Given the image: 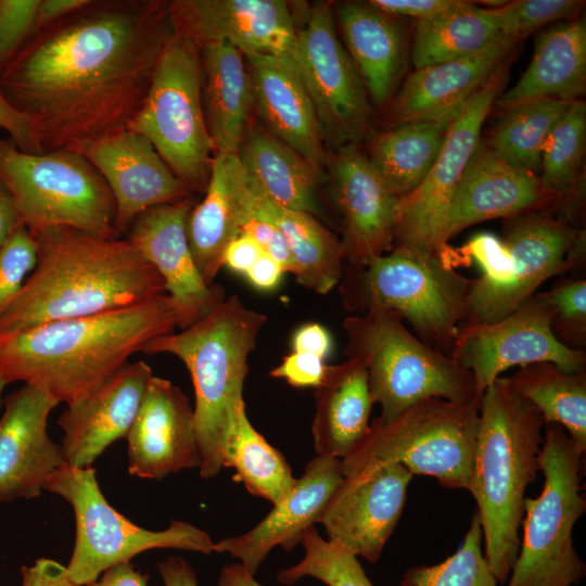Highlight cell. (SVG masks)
Returning a JSON list of instances; mask_svg holds the SVG:
<instances>
[{
	"mask_svg": "<svg viewBox=\"0 0 586 586\" xmlns=\"http://www.w3.org/2000/svg\"><path fill=\"white\" fill-rule=\"evenodd\" d=\"M584 454L561 425H545L538 459L544 486L538 497L524 498L523 534L506 586H572L584 578L573 544L574 525L586 511Z\"/></svg>",
	"mask_w": 586,
	"mask_h": 586,
	"instance_id": "9",
	"label": "cell"
},
{
	"mask_svg": "<svg viewBox=\"0 0 586 586\" xmlns=\"http://www.w3.org/2000/svg\"><path fill=\"white\" fill-rule=\"evenodd\" d=\"M0 183L30 233L66 226L122 238L115 230V202L107 184L78 152L27 153L0 137Z\"/></svg>",
	"mask_w": 586,
	"mask_h": 586,
	"instance_id": "11",
	"label": "cell"
},
{
	"mask_svg": "<svg viewBox=\"0 0 586 586\" xmlns=\"http://www.w3.org/2000/svg\"><path fill=\"white\" fill-rule=\"evenodd\" d=\"M584 4L581 0H514L493 9L500 35L521 41L552 22L577 18Z\"/></svg>",
	"mask_w": 586,
	"mask_h": 586,
	"instance_id": "45",
	"label": "cell"
},
{
	"mask_svg": "<svg viewBox=\"0 0 586 586\" xmlns=\"http://www.w3.org/2000/svg\"><path fill=\"white\" fill-rule=\"evenodd\" d=\"M585 88L586 23L577 17L539 33L527 68L496 103L508 111L537 100L574 101Z\"/></svg>",
	"mask_w": 586,
	"mask_h": 586,
	"instance_id": "30",
	"label": "cell"
},
{
	"mask_svg": "<svg viewBox=\"0 0 586 586\" xmlns=\"http://www.w3.org/2000/svg\"><path fill=\"white\" fill-rule=\"evenodd\" d=\"M519 42L499 35L471 55L415 69L393 99L386 127L454 118Z\"/></svg>",
	"mask_w": 586,
	"mask_h": 586,
	"instance_id": "27",
	"label": "cell"
},
{
	"mask_svg": "<svg viewBox=\"0 0 586 586\" xmlns=\"http://www.w3.org/2000/svg\"><path fill=\"white\" fill-rule=\"evenodd\" d=\"M305 555L293 566L279 571L277 579L292 585L303 577H314L327 586H373L357 557L336 543L322 538L315 526L301 539Z\"/></svg>",
	"mask_w": 586,
	"mask_h": 586,
	"instance_id": "43",
	"label": "cell"
},
{
	"mask_svg": "<svg viewBox=\"0 0 586 586\" xmlns=\"http://www.w3.org/2000/svg\"><path fill=\"white\" fill-rule=\"evenodd\" d=\"M152 375L142 360L128 362L88 396L67 406L58 421L66 466L91 467L112 443L127 436Z\"/></svg>",
	"mask_w": 586,
	"mask_h": 586,
	"instance_id": "26",
	"label": "cell"
},
{
	"mask_svg": "<svg viewBox=\"0 0 586 586\" xmlns=\"http://www.w3.org/2000/svg\"><path fill=\"white\" fill-rule=\"evenodd\" d=\"M0 130L22 151L37 153L30 120L18 112L3 95L0 89Z\"/></svg>",
	"mask_w": 586,
	"mask_h": 586,
	"instance_id": "51",
	"label": "cell"
},
{
	"mask_svg": "<svg viewBox=\"0 0 586 586\" xmlns=\"http://www.w3.org/2000/svg\"><path fill=\"white\" fill-rule=\"evenodd\" d=\"M453 119L405 123L372 135L367 156L397 199L426 178Z\"/></svg>",
	"mask_w": 586,
	"mask_h": 586,
	"instance_id": "36",
	"label": "cell"
},
{
	"mask_svg": "<svg viewBox=\"0 0 586 586\" xmlns=\"http://www.w3.org/2000/svg\"><path fill=\"white\" fill-rule=\"evenodd\" d=\"M284 269L271 257L263 253L244 277L256 290L273 291L281 282Z\"/></svg>",
	"mask_w": 586,
	"mask_h": 586,
	"instance_id": "56",
	"label": "cell"
},
{
	"mask_svg": "<svg viewBox=\"0 0 586 586\" xmlns=\"http://www.w3.org/2000/svg\"><path fill=\"white\" fill-rule=\"evenodd\" d=\"M372 8L398 18L422 21L440 15L464 3L463 0H370Z\"/></svg>",
	"mask_w": 586,
	"mask_h": 586,
	"instance_id": "50",
	"label": "cell"
},
{
	"mask_svg": "<svg viewBox=\"0 0 586 586\" xmlns=\"http://www.w3.org/2000/svg\"><path fill=\"white\" fill-rule=\"evenodd\" d=\"M39 0H0V74L35 33Z\"/></svg>",
	"mask_w": 586,
	"mask_h": 586,
	"instance_id": "47",
	"label": "cell"
},
{
	"mask_svg": "<svg viewBox=\"0 0 586 586\" xmlns=\"http://www.w3.org/2000/svg\"><path fill=\"white\" fill-rule=\"evenodd\" d=\"M157 566L164 586H198L196 574L183 558L169 557Z\"/></svg>",
	"mask_w": 586,
	"mask_h": 586,
	"instance_id": "58",
	"label": "cell"
},
{
	"mask_svg": "<svg viewBox=\"0 0 586 586\" xmlns=\"http://www.w3.org/2000/svg\"><path fill=\"white\" fill-rule=\"evenodd\" d=\"M194 204L191 195L152 207L141 213L127 232V239L163 278L166 293L178 308L181 330L225 300L222 288L204 281L190 249L187 224Z\"/></svg>",
	"mask_w": 586,
	"mask_h": 586,
	"instance_id": "19",
	"label": "cell"
},
{
	"mask_svg": "<svg viewBox=\"0 0 586 586\" xmlns=\"http://www.w3.org/2000/svg\"><path fill=\"white\" fill-rule=\"evenodd\" d=\"M500 35L494 9L464 1L460 7L416 21L411 60L416 69L471 55Z\"/></svg>",
	"mask_w": 586,
	"mask_h": 586,
	"instance_id": "37",
	"label": "cell"
},
{
	"mask_svg": "<svg viewBox=\"0 0 586 586\" xmlns=\"http://www.w3.org/2000/svg\"><path fill=\"white\" fill-rule=\"evenodd\" d=\"M545 425L508 378H497L483 392L467 491L477 506L484 556L500 586L518 557L524 495L539 471Z\"/></svg>",
	"mask_w": 586,
	"mask_h": 586,
	"instance_id": "4",
	"label": "cell"
},
{
	"mask_svg": "<svg viewBox=\"0 0 586 586\" xmlns=\"http://www.w3.org/2000/svg\"><path fill=\"white\" fill-rule=\"evenodd\" d=\"M315 390L311 434L316 453L342 459L369 429L373 400L366 367L356 358L328 366L321 384Z\"/></svg>",
	"mask_w": 586,
	"mask_h": 586,
	"instance_id": "33",
	"label": "cell"
},
{
	"mask_svg": "<svg viewBox=\"0 0 586 586\" xmlns=\"http://www.w3.org/2000/svg\"><path fill=\"white\" fill-rule=\"evenodd\" d=\"M502 237L472 235L444 259L454 268L475 264L481 276L472 280L463 323L497 321L536 294L549 278L582 260V233L564 219L534 213L506 219Z\"/></svg>",
	"mask_w": 586,
	"mask_h": 586,
	"instance_id": "6",
	"label": "cell"
},
{
	"mask_svg": "<svg viewBox=\"0 0 586 586\" xmlns=\"http://www.w3.org/2000/svg\"><path fill=\"white\" fill-rule=\"evenodd\" d=\"M246 174V173H245ZM245 203L284 235L295 262L296 282L318 294L329 293L342 279V241L314 215L284 207L266 196L246 174Z\"/></svg>",
	"mask_w": 586,
	"mask_h": 586,
	"instance_id": "34",
	"label": "cell"
},
{
	"mask_svg": "<svg viewBox=\"0 0 586 586\" xmlns=\"http://www.w3.org/2000/svg\"><path fill=\"white\" fill-rule=\"evenodd\" d=\"M90 1L91 0H39L36 13L35 33L79 11L88 5Z\"/></svg>",
	"mask_w": 586,
	"mask_h": 586,
	"instance_id": "55",
	"label": "cell"
},
{
	"mask_svg": "<svg viewBox=\"0 0 586 586\" xmlns=\"http://www.w3.org/2000/svg\"><path fill=\"white\" fill-rule=\"evenodd\" d=\"M245 60L254 105L267 130L320 173L324 135L296 67L292 61L272 55H249Z\"/></svg>",
	"mask_w": 586,
	"mask_h": 586,
	"instance_id": "28",
	"label": "cell"
},
{
	"mask_svg": "<svg viewBox=\"0 0 586 586\" xmlns=\"http://www.w3.org/2000/svg\"><path fill=\"white\" fill-rule=\"evenodd\" d=\"M324 138L339 146L372 137L371 105L361 78L339 39L329 4L310 7L297 26L293 56Z\"/></svg>",
	"mask_w": 586,
	"mask_h": 586,
	"instance_id": "15",
	"label": "cell"
},
{
	"mask_svg": "<svg viewBox=\"0 0 586 586\" xmlns=\"http://www.w3.org/2000/svg\"><path fill=\"white\" fill-rule=\"evenodd\" d=\"M513 390L543 416L545 424L561 425L586 450V371L568 372L552 362L521 367L508 378Z\"/></svg>",
	"mask_w": 586,
	"mask_h": 586,
	"instance_id": "38",
	"label": "cell"
},
{
	"mask_svg": "<svg viewBox=\"0 0 586 586\" xmlns=\"http://www.w3.org/2000/svg\"><path fill=\"white\" fill-rule=\"evenodd\" d=\"M586 145V104L571 102L548 133L543 151L539 179L561 198L573 191Z\"/></svg>",
	"mask_w": 586,
	"mask_h": 586,
	"instance_id": "41",
	"label": "cell"
},
{
	"mask_svg": "<svg viewBox=\"0 0 586 586\" xmlns=\"http://www.w3.org/2000/svg\"><path fill=\"white\" fill-rule=\"evenodd\" d=\"M21 573V586H77L66 566L52 559L40 558L31 565L22 566Z\"/></svg>",
	"mask_w": 586,
	"mask_h": 586,
	"instance_id": "52",
	"label": "cell"
},
{
	"mask_svg": "<svg viewBox=\"0 0 586 586\" xmlns=\"http://www.w3.org/2000/svg\"><path fill=\"white\" fill-rule=\"evenodd\" d=\"M78 153L98 170L113 195L119 237L141 213L192 195L153 144L129 129L88 143Z\"/></svg>",
	"mask_w": 586,
	"mask_h": 586,
	"instance_id": "21",
	"label": "cell"
},
{
	"mask_svg": "<svg viewBox=\"0 0 586 586\" xmlns=\"http://www.w3.org/2000/svg\"><path fill=\"white\" fill-rule=\"evenodd\" d=\"M560 199L545 188L538 175L512 167L480 143L451 196L442 246L446 250L451 237L472 225L544 213Z\"/></svg>",
	"mask_w": 586,
	"mask_h": 586,
	"instance_id": "23",
	"label": "cell"
},
{
	"mask_svg": "<svg viewBox=\"0 0 586 586\" xmlns=\"http://www.w3.org/2000/svg\"><path fill=\"white\" fill-rule=\"evenodd\" d=\"M264 252L247 234L241 232L226 247L222 255V266L244 276Z\"/></svg>",
	"mask_w": 586,
	"mask_h": 586,
	"instance_id": "54",
	"label": "cell"
},
{
	"mask_svg": "<svg viewBox=\"0 0 586 586\" xmlns=\"http://www.w3.org/2000/svg\"><path fill=\"white\" fill-rule=\"evenodd\" d=\"M20 224L22 222L13 200L0 183V247Z\"/></svg>",
	"mask_w": 586,
	"mask_h": 586,
	"instance_id": "59",
	"label": "cell"
},
{
	"mask_svg": "<svg viewBox=\"0 0 586 586\" xmlns=\"http://www.w3.org/2000/svg\"><path fill=\"white\" fill-rule=\"evenodd\" d=\"M169 9L174 31L199 50L225 41L244 56L272 55L293 63L297 25L286 1L176 0Z\"/></svg>",
	"mask_w": 586,
	"mask_h": 586,
	"instance_id": "17",
	"label": "cell"
},
{
	"mask_svg": "<svg viewBox=\"0 0 586 586\" xmlns=\"http://www.w3.org/2000/svg\"><path fill=\"white\" fill-rule=\"evenodd\" d=\"M482 526L476 511L457 551L434 565L408 569L399 586H500L482 552Z\"/></svg>",
	"mask_w": 586,
	"mask_h": 586,
	"instance_id": "42",
	"label": "cell"
},
{
	"mask_svg": "<svg viewBox=\"0 0 586 586\" xmlns=\"http://www.w3.org/2000/svg\"><path fill=\"white\" fill-rule=\"evenodd\" d=\"M292 352L309 353L326 359L332 351L330 332L320 323L309 322L295 330L292 341Z\"/></svg>",
	"mask_w": 586,
	"mask_h": 586,
	"instance_id": "53",
	"label": "cell"
},
{
	"mask_svg": "<svg viewBox=\"0 0 586 586\" xmlns=\"http://www.w3.org/2000/svg\"><path fill=\"white\" fill-rule=\"evenodd\" d=\"M168 294L104 313L0 334V379L22 381L67 406L88 396L157 336L175 331Z\"/></svg>",
	"mask_w": 586,
	"mask_h": 586,
	"instance_id": "2",
	"label": "cell"
},
{
	"mask_svg": "<svg viewBox=\"0 0 586 586\" xmlns=\"http://www.w3.org/2000/svg\"><path fill=\"white\" fill-rule=\"evenodd\" d=\"M36 258V243L20 224L0 247V319L22 290Z\"/></svg>",
	"mask_w": 586,
	"mask_h": 586,
	"instance_id": "46",
	"label": "cell"
},
{
	"mask_svg": "<svg viewBox=\"0 0 586 586\" xmlns=\"http://www.w3.org/2000/svg\"><path fill=\"white\" fill-rule=\"evenodd\" d=\"M344 477L341 459L317 455L306 464L292 489L257 525L240 536L215 543L214 552L228 553L255 575L276 546L290 550L301 544L304 532L319 523Z\"/></svg>",
	"mask_w": 586,
	"mask_h": 586,
	"instance_id": "25",
	"label": "cell"
},
{
	"mask_svg": "<svg viewBox=\"0 0 586 586\" xmlns=\"http://www.w3.org/2000/svg\"><path fill=\"white\" fill-rule=\"evenodd\" d=\"M170 1L91 0L35 33L0 74L37 153L78 152L129 127L168 36Z\"/></svg>",
	"mask_w": 586,
	"mask_h": 586,
	"instance_id": "1",
	"label": "cell"
},
{
	"mask_svg": "<svg viewBox=\"0 0 586 586\" xmlns=\"http://www.w3.org/2000/svg\"><path fill=\"white\" fill-rule=\"evenodd\" d=\"M237 155L253 183L270 200L291 209L318 213L320 173L271 132L255 127L243 138Z\"/></svg>",
	"mask_w": 586,
	"mask_h": 586,
	"instance_id": "35",
	"label": "cell"
},
{
	"mask_svg": "<svg viewBox=\"0 0 586 586\" xmlns=\"http://www.w3.org/2000/svg\"><path fill=\"white\" fill-rule=\"evenodd\" d=\"M341 294L349 310L384 308L409 322L429 346L449 355L467 318L472 280L440 255L393 247L364 267L343 270Z\"/></svg>",
	"mask_w": 586,
	"mask_h": 586,
	"instance_id": "8",
	"label": "cell"
},
{
	"mask_svg": "<svg viewBox=\"0 0 586 586\" xmlns=\"http://www.w3.org/2000/svg\"><path fill=\"white\" fill-rule=\"evenodd\" d=\"M218 586H264L240 563L226 565L219 574Z\"/></svg>",
	"mask_w": 586,
	"mask_h": 586,
	"instance_id": "60",
	"label": "cell"
},
{
	"mask_svg": "<svg viewBox=\"0 0 586 586\" xmlns=\"http://www.w3.org/2000/svg\"><path fill=\"white\" fill-rule=\"evenodd\" d=\"M324 359L309 353L291 352L270 370L269 375L294 387H318L327 372Z\"/></svg>",
	"mask_w": 586,
	"mask_h": 586,
	"instance_id": "49",
	"label": "cell"
},
{
	"mask_svg": "<svg viewBox=\"0 0 586 586\" xmlns=\"http://www.w3.org/2000/svg\"><path fill=\"white\" fill-rule=\"evenodd\" d=\"M551 308L536 293L497 321L460 324L449 356L473 374L480 398L513 366L548 361L568 372L586 371L585 349L560 343L551 331Z\"/></svg>",
	"mask_w": 586,
	"mask_h": 586,
	"instance_id": "16",
	"label": "cell"
},
{
	"mask_svg": "<svg viewBox=\"0 0 586 586\" xmlns=\"http://www.w3.org/2000/svg\"><path fill=\"white\" fill-rule=\"evenodd\" d=\"M127 129L145 137L192 193H204L215 150L203 109L200 50L174 29Z\"/></svg>",
	"mask_w": 586,
	"mask_h": 586,
	"instance_id": "12",
	"label": "cell"
},
{
	"mask_svg": "<svg viewBox=\"0 0 586 586\" xmlns=\"http://www.w3.org/2000/svg\"><path fill=\"white\" fill-rule=\"evenodd\" d=\"M572 101L545 99L506 111L489 149L514 168L538 175L545 140Z\"/></svg>",
	"mask_w": 586,
	"mask_h": 586,
	"instance_id": "40",
	"label": "cell"
},
{
	"mask_svg": "<svg viewBox=\"0 0 586 586\" xmlns=\"http://www.w3.org/2000/svg\"><path fill=\"white\" fill-rule=\"evenodd\" d=\"M241 232L250 235L285 272L294 275L295 262L284 235L273 224L252 213L246 206L245 196Z\"/></svg>",
	"mask_w": 586,
	"mask_h": 586,
	"instance_id": "48",
	"label": "cell"
},
{
	"mask_svg": "<svg viewBox=\"0 0 586 586\" xmlns=\"http://www.w3.org/2000/svg\"><path fill=\"white\" fill-rule=\"evenodd\" d=\"M346 51L378 106L395 93L406 66V35L402 18L368 3L345 2L337 9Z\"/></svg>",
	"mask_w": 586,
	"mask_h": 586,
	"instance_id": "31",
	"label": "cell"
},
{
	"mask_svg": "<svg viewBox=\"0 0 586 586\" xmlns=\"http://www.w3.org/2000/svg\"><path fill=\"white\" fill-rule=\"evenodd\" d=\"M202 101L215 154H238L254 105L245 56L232 44L216 41L200 48Z\"/></svg>",
	"mask_w": 586,
	"mask_h": 586,
	"instance_id": "32",
	"label": "cell"
},
{
	"mask_svg": "<svg viewBox=\"0 0 586 586\" xmlns=\"http://www.w3.org/2000/svg\"><path fill=\"white\" fill-rule=\"evenodd\" d=\"M8 384L0 379V406L2 404V392Z\"/></svg>",
	"mask_w": 586,
	"mask_h": 586,
	"instance_id": "61",
	"label": "cell"
},
{
	"mask_svg": "<svg viewBox=\"0 0 586 586\" xmlns=\"http://www.w3.org/2000/svg\"><path fill=\"white\" fill-rule=\"evenodd\" d=\"M0 418V504L41 495L49 477L65 466L61 445L48 433V419L59 403L23 384L4 399Z\"/></svg>",
	"mask_w": 586,
	"mask_h": 586,
	"instance_id": "22",
	"label": "cell"
},
{
	"mask_svg": "<svg viewBox=\"0 0 586 586\" xmlns=\"http://www.w3.org/2000/svg\"><path fill=\"white\" fill-rule=\"evenodd\" d=\"M222 468H233L237 481L252 495L272 505L278 504L296 481L284 456L253 426L245 406L238 412L224 450Z\"/></svg>",
	"mask_w": 586,
	"mask_h": 586,
	"instance_id": "39",
	"label": "cell"
},
{
	"mask_svg": "<svg viewBox=\"0 0 586 586\" xmlns=\"http://www.w3.org/2000/svg\"><path fill=\"white\" fill-rule=\"evenodd\" d=\"M479 429V404L421 400L388 422L374 418L358 445L341 459L345 477L384 463L467 489Z\"/></svg>",
	"mask_w": 586,
	"mask_h": 586,
	"instance_id": "10",
	"label": "cell"
},
{
	"mask_svg": "<svg viewBox=\"0 0 586 586\" xmlns=\"http://www.w3.org/2000/svg\"><path fill=\"white\" fill-rule=\"evenodd\" d=\"M344 354L366 367L377 418L388 422L429 398L480 404L473 374L411 333L393 311L371 308L347 317Z\"/></svg>",
	"mask_w": 586,
	"mask_h": 586,
	"instance_id": "7",
	"label": "cell"
},
{
	"mask_svg": "<svg viewBox=\"0 0 586 586\" xmlns=\"http://www.w3.org/2000/svg\"><path fill=\"white\" fill-rule=\"evenodd\" d=\"M44 491L73 508L76 535L66 570L77 586L94 583L107 569L150 549L214 552L211 536L190 523L173 520L167 528L151 531L122 515L105 499L92 467L65 464L49 477Z\"/></svg>",
	"mask_w": 586,
	"mask_h": 586,
	"instance_id": "13",
	"label": "cell"
},
{
	"mask_svg": "<svg viewBox=\"0 0 586 586\" xmlns=\"http://www.w3.org/2000/svg\"><path fill=\"white\" fill-rule=\"evenodd\" d=\"M331 193L342 217L344 263L359 268L393 249L397 198L357 144L339 146Z\"/></svg>",
	"mask_w": 586,
	"mask_h": 586,
	"instance_id": "20",
	"label": "cell"
},
{
	"mask_svg": "<svg viewBox=\"0 0 586 586\" xmlns=\"http://www.w3.org/2000/svg\"><path fill=\"white\" fill-rule=\"evenodd\" d=\"M246 174L237 154L214 155L203 200L192 207L188 239L195 265L213 285L227 245L241 233Z\"/></svg>",
	"mask_w": 586,
	"mask_h": 586,
	"instance_id": "29",
	"label": "cell"
},
{
	"mask_svg": "<svg viewBox=\"0 0 586 586\" xmlns=\"http://www.w3.org/2000/svg\"><path fill=\"white\" fill-rule=\"evenodd\" d=\"M126 438L128 471L133 476L160 480L201 467L193 407L167 379L152 375Z\"/></svg>",
	"mask_w": 586,
	"mask_h": 586,
	"instance_id": "24",
	"label": "cell"
},
{
	"mask_svg": "<svg viewBox=\"0 0 586 586\" xmlns=\"http://www.w3.org/2000/svg\"><path fill=\"white\" fill-rule=\"evenodd\" d=\"M539 294L551 308V331L556 339L569 348L584 349L586 280L562 277L547 292Z\"/></svg>",
	"mask_w": 586,
	"mask_h": 586,
	"instance_id": "44",
	"label": "cell"
},
{
	"mask_svg": "<svg viewBox=\"0 0 586 586\" xmlns=\"http://www.w3.org/2000/svg\"><path fill=\"white\" fill-rule=\"evenodd\" d=\"M267 316L232 295L194 324L150 341L141 353L170 354L187 367L194 388V426L201 477H215L239 410L249 356Z\"/></svg>",
	"mask_w": 586,
	"mask_h": 586,
	"instance_id": "5",
	"label": "cell"
},
{
	"mask_svg": "<svg viewBox=\"0 0 586 586\" xmlns=\"http://www.w3.org/2000/svg\"><path fill=\"white\" fill-rule=\"evenodd\" d=\"M88 586H148V576L127 561L107 569Z\"/></svg>",
	"mask_w": 586,
	"mask_h": 586,
	"instance_id": "57",
	"label": "cell"
},
{
	"mask_svg": "<svg viewBox=\"0 0 586 586\" xmlns=\"http://www.w3.org/2000/svg\"><path fill=\"white\" fill-rule=\"evenodd\" d=\"M412 477L395 462L344 477L319 520L327 539L375 563L400 519Z\"/></svg>",
	"mask_w": 586,
	"mask_h": 586,
	"instance_id": "18",
	"label": "cell"
},
{
	"mask_svg": "<svg viewBox=\"0 0 586 586\" xmlns=\"http://www.w3.org/2000/svg\"><path fill=\"white\" fill-rule=\"evenodd\" d=\"M510 62L511 58L502 63L454 117L423 182L397 200L393 247L444 253L441 234L451 196L481 143L483 124L502 93Z\"/></svg>",
	"mask_w": 586,
	"mask_h": 586,
	"instance_id": "14",
	"label": "cell"
},
{
	"mask_svg": "<svg viewBox=\"0 0 586 586\" xmlns=\"http://www.w3.org/2000/svg\"><path fill=\"white\" fill-rule=\"evenodd\" d=\"M30 234L36 243V264L1 317L0 334L167 294L161 275L128 239L66 226Z\"/></svg>",
	"mask_w": 586,
	"mask_h": 586,
	"instance_id": "3",
	"label": "cell"
}]
</instances>
